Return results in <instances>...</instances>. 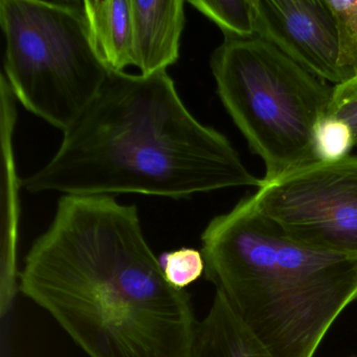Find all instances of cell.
<instances>
[{
	"label": "cell",
	"mask_w": 357,
	"mask_h": 357,
	"mask_svg": "<svg viewBox=\"0 0 357 357\" xmlns=\"http://www.w3.org/2000/svg\"><path fill=\"white\" fill-rule=\"evenodd\" d=\"M189 3L216 24L225 38L257 36L254 0H190Z\"/></svg>",
	"instance_id": "obj_12"
},
{
	"label": "cell",
	"mask_w": 357,
	"mask_h": 357,
	"mask_svg": "<svg viewBox=\"0 0 357 357\" xmlns=\"http://www.w3.org/2000/svg\"><path fill=\"white\" fill-rule=\"evenodd\" d=\"M327 114L350 126L354 145L357 146V76L333 87Z\"/></svg>",
	"instance_id": "obj_16"
},
{
	"label": "cell",
	"mask_w": 357,
	"mask_h": 357,
	"mask_svg": "<svg viewBox=\"0 0 357 357\" xmlns=\"http://www.w3.org/2000/svg\"><path fill=\"white\" fill-rule=\"evenodd\" d=\"M158 261L168 283L178 290H185L206 271L202 250L195 248H181L164 252Z\"/></svg>",
	"instance_id": "obj_15"
},
{
	"label": "cell",
	"mask_w": 357,
	"mask_h": 357,
	"mask_svg": "<svg viewBox=\"0 0 357 357\" xmlns=\"http://www.w3.org/2000/svg\"><path fill=\"white\" fill-rule=\"evenodd\" d=\"M252 196L259 211L296 241L357 256V155L305 165L263 183Z\"/></svg>",
	"instance_id": "obj_6"
},
{
	"label": "cell",
	"mask_w": 357,
	"mask_h": 357,
	"mask_svg": "<svg viewBox=\"0 0 357 357\" xmlns=\"http://www.w3.org/2000/svg\"><path fill=\"white\" fill-rule=\"evenodd\" d=\"M18 278L87 356L191 357V294L168 283L137 206L114 196H62Z\"/></svg>",
	"instance_id": "obj_1"
},
{
	"label": "cell",
	"mask_w": 357,
	"mask_h": 357,
	"mask_svg": "<svg viewBox=\"0 0 357 357\" xmlns=\"http://www.w3.org/2000/svg\"><path fill=\"white\" fill-rule=\"evenodd\" d=\"M211 70L227 114L264 162L263 183L317 162L312 131L327 114L334 86L259 36L225 38Z\"/></svg>",
	"instance_id": "obj_4"
},
{
	"label": "cell",
	"mask_w": 357,
	"mask_h": 357,
	"mask_svg": "<svg viewBox=\"0 0 357 357\" xmlns=\"http://www.w3.org/2000/svg\"><path fill=\"white\" fill-rule=\"evenodd\" d=\"M191 357H275L237 317L220 292L198 321Z\"/></svg>",
	"instance_id": "obj_10"
},
{
	"label": "cell",
	"mask_w": 357,
	"mask_h": 357,
	"mask_svg": "<svg viewBox=\"0 0 357 357\" xmlns=\"http://www.w3.org/2000/svg\"><path fill=\"white\" fill-rule=\"evenodd\" d=\"M57 153L22 181L29 193L144 194L187 199L262 185L231 142L185 107L166 73H110Z\"/></svg>",
	"instance_id": "obj_2"
},
{
	"label": "cell",
	"mask_w": 357,
	"mask_h": 357,
	"mask_svg": "<svg viewBox=\"0 0 357 357\" xmlns=\"http://www.w3.org/2000/svg\"><path fill=\"white\" fill-rule=\"evenodd\" d=\"M254 8L257 36L319 80L344 83L337 28L326 0H254Z\"/></svg>",
	"instance_id": "obj_7"
},
{
	"label": "cell",
	"mask_w": 357,
	"mask_h": 357,
	"mask_svg": "<svg viewBox=\"0 0 357 357\" xmlns=\"http://www.w3.org/2000/svg\"><path fill=\"white\" fill-rule=\"evenodd\" d=\"M5 77L16 100L66 132L99 95L110 72L93 50L83 1L1 0Z\"/></svg>",
	"instance_id": "obj_5"
},
{
	"label": "cell",
	"mask_w": 357,
	"mask_h": 357,
	"mask_svg": "<svg viewBox=\"0 0 357 357\" xmlns=\"http://www.w3.org/2000/svg\"><path fill=\"white\" fill-rule=\"evenodd\" d=\"M135 66L144 77L166 73L179 58L183 0H131Z\"/></svg>",
	"instance_id": "obj_8"
},
{
	"label": "cell",
	"mask_w": 357,
	"mask_h": 357,
	"mask_svg": "<svg viewBox=\"0 0 357 357\" xmlns=\"http://www.w3.org/2000/svg\"><path fill=\"white\" fill-rule=\"evenodd\" d=\"M3 238H5V252L3 261V294H1V312L5 313L8 305H11L16 292V245L18 238V219H20V204H18V187L22 183L18 181L15 162L8 160L3 164Z\"/></svg>",
	"instance_id": "obj_11"
},
{
	"label": "cell",
	"mask_w": 357,
	"mask_h": 357,
	"mask_svg": "<svg viewBox=\"0 0 357 357\" xmlns=\"http://www.w3.org/2000/svg\"><path fill=\"white\" fill-rule=\"evenodd\" d=\"M338 34V68L344 82L357 76V0H326Z\"/></svg>",
	"instance_id": "obj_13"
},
{
	"label": "cell",
	"mask_w": 357,
	"mask_h": 357,
	"mask_svg": "<svg viewBox=\"0 0 357 357\" xmlns=\"http://www.w3.org/2000/svg\"><path fill=\"white\" fill-rule=\"evenodd\" d=\"M354 146L350 126L335 116L326 114L313 128L312 151L317 162H338L350 155Z\"/></svg>",
	"instance_id": "obj_14"
},
{
	"label": "cell",
	"mask_w": 357,
	"mask_h": 357,
	"mask_svg": "<svg viewBox=\"0 0 357 357\" xmlns=\"http://www.w3.org/2000/svg\"><path fill=\"white\" fill-rule=\"evenodd\" d=\"M83 14L98 57L110 73L135 66L131 0H84Z\"/></svg>",
	"instance_id": "obj_9"
},
{
	"label": "cell",
	"mask_w": 357,
	"mask_h": 357,
	"mask_svg": "<svg viewBox=\"0 0 357 357\" xmlns=\"http://www.w3.org/2000/svg\"><path fill=\"white\" fill-rule=\"evenodd\" d=\"M206 279L275 357H313L357 301V256L290 238L254 196L215 217L202 235Z\"/></svg>",
	"instance_id": "obj_3"
}]
</instances>
